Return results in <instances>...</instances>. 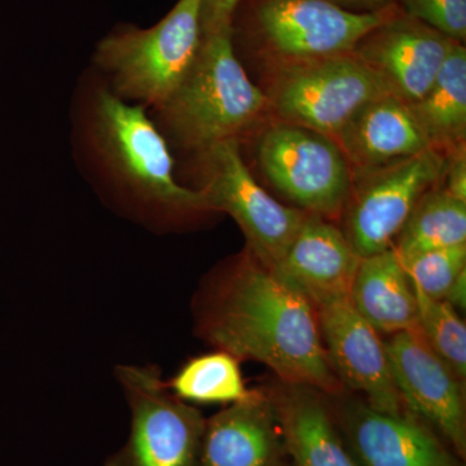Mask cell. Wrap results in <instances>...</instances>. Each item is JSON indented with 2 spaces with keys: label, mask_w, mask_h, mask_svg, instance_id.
I'll return each instance as SVG.
<instances>
[{
  "label": "cell",
  "mask_w": 466,
  "mask_h": 466,
  "mask_svg": "<svg viewBox=\"0 0 466 466\" xmlns=\"http://www.w3.org/2000/svg\"><path fill=\"white\" fill-rule=\"evenodd\" d=\"M153 110L167 143L196 157L218 144L241 142L269 113L265 92L251 82L236 55L233 26L202 35L188 72Z\"/></svg>",
  "instance_id": "cell-3"
},
{
  "label": "cell",
  "mask_w": 466,
  "mask_h": 466,
  "mask_svg": "<svg viewBox=\"0 0 466 466\" xmlns=\"http://www.w3.org/2000/svg\"><path fill=\"white\" fill-rule=\"evenodd\" d=\"M260 170L297 208L330 219L341 217L352 187V170L328 135L275 121L260 134Z\"/></svg>",
  "instance_id": "cell-7"
},
{
  "label": "cell",
  "mask_w": 466,
  "mask_h": 466,
  "mask_svg": "<svg viewBox=\"0 0 466 466\" xmlns=\"http://www.w3.org/2000/svg\"><path fill=\"white\" fill-rule=\"evenodd\" d=\"M241 0H201L202 35L232 27Z\"/></svg>",
  "instance_id": "cell-26"
},
{
  "label": "cell",
  "mask_w": 466,
  "mask_h": 466,
  "mask_svg": "<svg viewBox=\"0 0 466 466\" xmlns=\"http://www.w3.org/2000/svg\"><path fill=\"white\" fill-rule=\"evenodd\" d=\"M385 348L401 403L452 444L460 456H465L461 381L426 345L419 328L391 334Z\"/></svg>",
  "instance_id": "cell-12"
},
{
  "label": "cell",
  "mask_w": 466,
  "mask_h": 466,
  "mask_svg": "<svg viewBox=\"0 0 466 466\" xmlns=\"http://www.w3.org/2000/svg\"><path fill=\"white\" fill-rule=\"evenodd\" d=\"M116 381L131 410V431L104 466H200L205 422L175 397L156 366L118 364Z\"/></svg>",
  "instance_id": "cell-6"
},
{
  "label": "cell",
  "mask_w": 466,
  "mask_h": 466,
  "mask_svg": "<svg viewBox=\"0 0 466 466\" xmlns=\"http://www.w3.org/2000/svg\"><path fill=\"white\" fill-rule=\"evenodd\" d=\"M444 300H447L453 308H458L464 311L466 306V271L462 272L456 279L455 283L451 287Z\"/></svg>",
  "instance_id": "cell-29"
},
{
  "label": "cell",
  "mask_w": 466,
  "mask_h": 466,
  "mask_svg": "<svg viewBox=\"0 0 466 466\" xmlns=\"http://www.w3.org/2000/svg\"><path fill=\"white\" fill-rule=\"evenodd\" d=\"M407 16L421 21L452 41L466 39V0H397Z\"/></svg>",
  "instance_id": "cell-25"
},
{
  "label": "cell",
  "mask_w": 466,
  "mask_h": 466,
  "mask_svg": "<svg viewBox=\"0 0 466 466\" xmlns=\"http://www.w3.org/2000/svg\"><path fill=\"white\" fill-rule=\"evenodd\" d=\"M275 121L336 137L359 110L390 94L354 54L269 64L265 90Z\"/></svg>",
  "instance_id": "cell-5"
},
{
  "label": "cell",
  "mask_w": 466,
  "mask_h": 466,
  "mask_svg": "<svg viewBox=\"0 0 466 466\" xmlns=\"http://www.w3.org/2000/svg\"><path fill=\"white\" fill-rule=\"evenodd\" d=\"M350 302L377 333L416 329L417 299L394 248L361 258Z\"/></svg>",
  "instance_id": "cell-19"
},
{
  "label": "cell",
  "mask_w": 466,
  "mask_h": 466,
  "mask_svg": "<svg viewBox=\"0 0 466 466\" xmlns=\"http://www.w3.org/2000/svg\"><path fill=\"white\" fill-rule=\"evenodd\" d=\"M241 142L228 140L198 156V191L213 213L231 216L247 238L248 248L275 268L296 238L308 213L285 207L259 186L241 157Z\"/></svg>",
  "instance_id": "cell-8"
},
{
  "label": "cell",
  "mask_w": 466,
  "mask_h": 466,
  "mask_svg": "<svg viewBox=\"0 0 466 466\" xmlns=\"http://www.w3.org/2000/svg\"><path fill=\"white\" fill-rule=\"evenodd\" d=\"M431 148L449 156L465 147L466 48L455 42L431 90L410 104Z\"/></svg>",
  "instance_id": "cell-20"
},
{
  "label": "cell",
  "mask_w": 466,
  "mask_h": 466,
  "mask_svg": "<svg viewBox=\"0 0 466 466\" xmlns=\"http://www.w3.org/2000/svg\"><path fill=\"white\" fill-rule=\"evenodd\" d=\"M240 360L217 350L187 361L167 383L180 400L196 404H229L247 400L253 390L245 385Z\"/></svg>",
  "instance_id": "cell-22"
},
{
  "label": "cell",
  "mask_w": 466,
  "mask_h": 466,
  "mask_svg": "<svg viewBox=\"0 0 466 466\" xmlns=\"http://www.w3.org/2000/svg\"><path fill=\"white\" fill-rule=\"evenodd\" d=\"M415 289V288H413ZM420 333L431 351L460 381L466 377V325L447 300L426 297L415 289Z\"/></svg>",
  "instance_id": "cell-23"
},
{
  "label": "cell",
  "mask_w": 466,
  "mask_h": 466,
  "mask_svg": "<svg viewBox=\"0 0 466 466\" xmlns=\"http://www.w3.org/2000/svg\"><path fill=\"white\" fill-rule=\"evenodd\" d=\"M284 455L278 408L262 391L205 422L200 466H283Z\"/></svg>",
  "instance_id": "cell-15"
},
{
  "label": "cell",
  "mask_w": 466,
  "mask_h": 466,
  "mask_svg": "<svg viewBox=\"0 0 466 466\" xmlns=\"http://www.w3.org/2000/svg\"><path fill=\"white\" fill-rule=\"evenodd\" d=\"M275 404L294 466H360L318 390L285 383Z\"/></svg>",
  "instance_id": "cell-18"
},
{
  "label": "cell",
  "mask_w": 466,
  "mask_h": 466,
  "mask_svg": "<svg viewBox=\"0 0 466 466\" xmlns=\"http://www.w3.org/2000/svg\"><path fill=\"white\" fill-rule=\"evenodd\" d=\"M146 109L116 96L104 79L88 84L76 134L95 183L110 204L148 228L213 213L198 189L177 182L167 137Z\"/></svg>",
  "instance_id": "cell-2"
},
{
  "label": "cell",
  "mask_w": 466,
  "mask_h": 466,
  "mask_svg": "<svg viewBox=\"0 0 466 466\" xmlns=\"http://www.w3.org/2000/svg\"><path fill=\"white\" fill-rule=\"evenodd\" d=\"M283 466H289V465H288L287 462H285V464Z\"/></svg>",
  "instance_id": "cell-30"
},
{
  "label": "cell",
  "mask_w": 466,
  "mask_h": 466,
  "mask_svg": "<svg viewBox=\"0 0 466 466\" xmlns=\"http://www.w3.org/2000/svg\"><path fill=\"white\" fill-rule=\"evenodd\" d=\"M201 41V0H177L155 26L124 27L101 39L94 63L116 96L156 109L188 72Z\"/></svg>",
  "instance_id": "cell-4"
},
{
  "label": "cell",
  "mask_w": 466,
  "mask_h": 466,
  "mask_svg": "<svg viewBox=\"0 0 466 466\" xmlns=\"http://www.w3.org/2000/svg\"><path fill=\"white\" fill-rule=\"evenodd\" d=\"M329 2L352 12L385 11L397 5V0H329Z\"/></svg>",
  "instance_id": "cell-28"
},
{
  "label": "cell",
  "mask_w": 466,
  "mask_h": 466,
  "mask_svg": "<svg viewBox=\"0 0 466 466\" xmlns=\"http://www.w3.org/2000/svg\"><path fill=\"white\" fill-rule=\"evenodd\" d=\"M441 187L453 198L466 202V146L447 156Z\"/></svg>",
  "instance_id": "cell-27"
},
{
  "label": "cell",
  "mask_w": 466,
  "mask_h": 466,
  "mask_svg": "<svg viewBox=\"0 0 466 466\" xmlns=\"http://www.w3.org/2000/svg\"><path fill=\"white\" fill-rule=\"evenodd\" d=\"M360 257L341 228L308 214L275 271L321 309L350 299Z\"/></svg>",
  "instance_id": "cell-14"
},
{
  "label": "cell",
  "mask_w": 466,
  "mask_h": 466,
  "mask_svg": "<svg viewBox=\"0 0 466 466\" xmlns=\"http://www.w3.org/2000/svg\"><path fill=\"white\" fill-rule=\"evenodd\" d=\"M328 361L339 382L367 397L368 406L401 415V400L392 380L385 343L352 308L350 299L318 309Z\"/></svg>",
  "instance_id": "cell-13"
},
{
  "label": "cell",
  "mask_w": 466,
  "mask_h": 466,
  "mask_svg": "<svg viewBox=\"0 0 466 466\" xmlns=\"http://www.w3.org/2000/svg\"><path fill=\"white\" fill-rule=\"evenodd\" d=\"M195 312L196 330L217 350L265 364L287 385L341 390L314 305L249 249L208 278Z\"/></svg>",
  "instance_id": "cell-1"
},
{
  "label": "cell",
  "mask_w": 466,
  "mask_h": 466,
  "mask_svg": "<svg viewBox=\"0 0 466 466\" xmlns=\"http://www.w3.org/2000/svg\"><path fill=\"white\" fill-rule=\"evenodd\" d=\"M333 140L352 174L388 167L431 149L412 106L391 94L368 103Z\"/></svg>",
  "instance_id": "cell-17"
},
{
  "label": "cell",
  "mask_w": 466,
  "mask_h": 466,
  "mask_svg": "<svg viewBox=\"0 0 466 466\" xmlns=\"http://www.w3.org/2000/svg\"><path fill=\"white\" fill-rule=\"evenodd\" d=\"M346 443L360 466H459L425 425L351 403L341 413Z\"/></svg>",
  "instance_id": "cell-16"
},
{
  "label": "cell",
  "mask_w": 466,
  "mask_h": 466,
  "mask_svg": "<svg viewBox=\"0 0 466 466\" xmlns=\"http://www.w3.org/2000/svg\"><path fill=\"white\" fill-rule=\"evenodd\" d=\"M446 165L447 156L431 148L388 167L352 174L341 229L360 258L392 248L417 202L441 183Z\"/></svg>",
  "instance_id": "cell-10"
},
{
  "label": "cell",
  "mask_w": 466,
  "mask_h": 466,
  "mask_svg": "<svg viewBox=\"0 0 466 466\" xmlns=\"http://www.w3.org/2000/svg\"><path fill=\"white\" fill-rule=\"evenodd\" d=\"M453 43L398 7L357 43L352 54L391 95L415 104L431 90Z\"/></svg>",
  "instance_id": "cell-11"
},
{
  "label": "cell",
  "mask_w": 466,
  "mask_h": 466,
  "mask_svg": "<svg viewBox=\"0 0 466 466\" xmlns=\"http://www.w3.org/2000/svg\"><path fill=\"white\" fill-rule=\"evenodd\" d=\"M392 245L400 262L466 244V202L451 196L441 183L425 193Z\"/></svg>",
  "instance_id": "cell-21"
},
{
  "label": "cell",
  "mask_w": 466,
  "mask_h": 466,
  "mask_svg": "<svg viewBox=\"0 0 466 466\" xmlns=\"http://www.w3.org/2000/svg\"><path fill=\"white\" fill-rule=\"evenodd\" d=\"M403 267L416 290L431 299H444L456 279L466 271V244L428 251Z\"/></svg>",
  "instance_id": "cell-24"
},
{
  "label": "cell",
  "mask_w": 466,
  "mask_h": 466,
  "mask_svg": "<svg viewBox=\"0 0 466 466\" xmlns=\"http://www.w3.org/2000/svg\"><path fill=\"white\" fill-rule=\"evenodd\" d=\"M397 8L352 12L329 0H256L249 30L269 64L315 60L351 54Z\"/></svg>",
  "instance_id": "cell-9"
}]
</instances>
